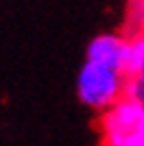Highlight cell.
Instances as JSON below:
<instances>
[{
  "instance_id": "3957f363",
  "label": "cell",
  "mask_w": 144,
  "mask_h": 146,
  "mask_svg": "<svg viewBox=\"0 0 144 146\" xmlns=\"http://www.w3.org/2000/svg\"><path fill=\"white\" fill-rule=\"evenodd\" d=\"M127 42H129V35H127V33H101V35H96L94 39L87 44L85 59L125 72Z\"/></svg>"
},
{
  "instance_id": "7a4b0ae2",
  "label": "cell",
  "mask_w": 144,
  "mask_h": 146,
  "mask_svg": "<svg viewBox=\"0 0 144 146\" xmlns=\"http://www.w3.org/2000/svg\"><path fill=\"white\" fill-rule=\"evenodd\" d=\"M103 146H144V107L131 96L98 113Z\"/></svg>"
},
{
  "instance_id": "5b68a950",
  "label": "cell",
  "mask_w": 144,
  "mask_h": 146,
  "mask_svg": "<svg viewBox=\"0 0 144 146\" xmlns=\"http://www.w3.org/2000/svg\"><path fill=\"white\" fill-rule=\"evenodd\" d=\"M127 96H131L133 100H138V103L144 107V79H129Z\"/></svg>"
},
{
  "instance_id": "6da1fadb",
  "label": "cell",
  "mask_w": 144,
  "mask_h": 146,
  "mask_svg": "<svg viewBox=\"0 0 144 146\" xmlns=\"http://www.w3.org/2000/svg\"><path fill=\"white\" fill-rule=\"evenodd\" d=\"M127 85H129L127 72L85 59L77 76V96L85 107L101 113L125 96Z\"/></svg>"
},
{
  "instance_id": "8992f818",
  "label": "cell",
  "mask_w": 144,
  "mask_h": 146,
  "mask_svg": "<svg viewBox=\"0 0 144 146\" xmlns=\"http://www.w3.org/2000/svg\"><path fill=\"white\" fill-rule=\"evenodd\" d=\"M131 79H144V55H142V59H140V66H138L135 76H131Z\"/></svg>"
},
{
  "instance_id": "277c9868",
  "label": "cell",
  "mask_w": 144,
  "mask_h": 146,
  "mask_svg": "<svg viewBox=\"0 0 144 146\" xmlns=\"http://www.w3.org/2000/svg\"><path fill=\"white\" fill-rule=\"evenodd\" d=\"M125 33H144V0H129L127 2V20Z\"/></svg>"
}]
</instances>
